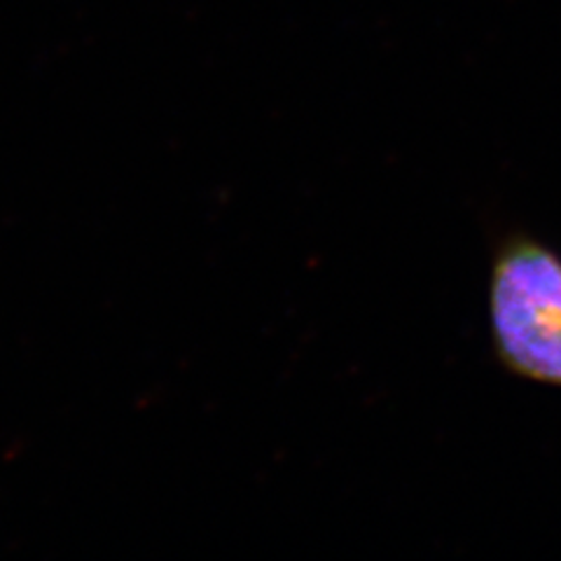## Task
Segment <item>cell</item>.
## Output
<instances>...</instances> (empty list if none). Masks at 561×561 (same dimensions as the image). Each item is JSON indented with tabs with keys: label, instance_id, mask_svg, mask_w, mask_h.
<instances>
[{
	"label": "cell",
	"instance_id": "6da1fadb",
	"mask_svg": "<svg viewBox=\"0 0 561 561\" xmlns=\"http://www.w3.org/2000/svg\"><path fill=\"white\" fill-rule=\"evenodd\" d=\"M489 335L507 375L561 389V253L529 232L491 255Z\"/></svg>",
	"mask_w": 561,
	"mask_h": 561
}]
</instances>
